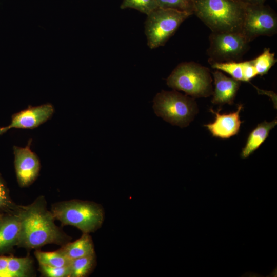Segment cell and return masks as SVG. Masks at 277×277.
Here are the masks:
<instances>
[{
  "mask_svg": "<svg viewBox=\"0 0 277 277\" xmlns=\"http://www.w3.org/2000/svg\"><path fill=\"white\" fill-rule=\"evenodd\" d=\"M46 205L44 196H40L28 205H19L21 227L17 246L36 249L48 244L64 245L70 241L71 238L55 225V219Z\"/></svg>",
  "mask_w": 277,
  "mask_h": 277,
  "instance_id": "1",
  "label": "cell"
},
{
  "mask_svg": "<svg viewBox=\"0 0 277 277\" xmlns=\"http://www.w3.org/2000/svg\"><path fill=\"white\" fill-rule=\"evenodd\" d=\"M193 12L212 32L242 31V0H192Z\"/></svg>",
  "mask_w": 277,
  "mask_h": 277,
  "instance_id": "2",
  "label": "cell"
},
{
  "mask_svg": "<svg viewBox=\"0 0 277 277\" xmlns=\"http://www.w3.org/2000/svg\"><path fill=\"white\" fill-rule=\"evenodd\" d=\"M51 211L63 225L74 226L85 233L97 231L105 219L102 206L89 201L71 200L57 202L52 206Z\"/></svg>",
  "mask_w": 277,
  "mask_h": 277,
  "instance_id": "3",
  "label": "cell"
},
{
  "mask_svg": "<svg viewBox=\"0 0 277 277\" xmlns=\"http://www.w3.org/2000/svg\"><path fill=\"white\" fill-rule=\"evenodd\" d=\"M210 70L194 62L179 64L167 78V85L192 97H207L213 93Z\"/></svg>",
  "mask_w": 277,
  "mask_h": 277,
  "instance_id": "4",
  "label": "cell"
},
{
  "mask_svg": "<svg viewBox=\"0 0 277 277\" xmlns=\"http://www.w3.org/2000/svg\"><path fill=\"white\" fill-rule=\"evenodd\" d=\"M155 113L172 125L187 127L197 114V105L192 97L176 90H162L153 100Z\"/></svg>",
  "mask_w": 277,
  "mask_h": 277,
  "instance_id": "5",
  "label": "cell"
},
{
  "mask_svg": "<svg viewBox=\"0 0 277 277\" xmlns=\"http://www.w3.org/2000/svg\"><path fill=\"white\" fill-rule=\"evenodd\" d=\"M192 13L173 9L157 8L147 15L145 33L151 49L163 46L181 24Z\"/></svg>",
  "mask_w": 277,
  "mask_h": 277,
  "instance_id": "6",
  "label": "cell"
},
{
  "mask_svg": "<svg viewBox=\"0 0 277 277\" xmlns=\"http://www.w3.org/2000/svg\"><path fill=\"white\" fill-rule=\"evenodd\" d=\"M207 53L209 62L238 61L250 42L242 31L212 32Z\"/></svg>",
  "mask_w": 277,
  "mask_h": 277,
  "instance_id": "7",
  "label": "cell"
},
{
  "mask_svg": "<svg viewBox=\"0 0 277 277\" xmlns=\"http://www.w3.org/2000/svg\"><path fill=\"white\" fill-rule=\"evenodd\" d=\"M277 31L275 12L264 4L246 3L242 28V33L250 42L260 36H271Z\"/></svg>",
  "mask_w": 277,
  "mask_h": 277,
  "instance_id": "8",
  "label": "cell"
},
{
  "mask_svg": "<svg viewBox=\"0 0 277 277\" xmlns=\"http://www.w3.org/2000/svg\"><path fill=\"white\" fill-rule=\"evenodd\" d=\"M31 144L30 140L25 147L13 146L15 173L18 183L22 187L32 184L40 171L39 160L30 149Z\"/></svg>",
  "mask_w": 277,
  "mask_h": 277,
  "instance_id": "9",
  "label": "cell"
},
{
  "mask_svg": "<svg viewBox=\"0 0 277 277\" xmlns=\"http://www.w3.org/2000/svg\"><path fill=\"white\" fill-rule=\"evenodd\" d=\"M54 111V107L50 103L37 106H29L28 108L13 114L9 125L0 127V135L11 128H36L50 118Z\"/></svg>",
  "mask_w": 277,
  "mask_h": 277,
  "instance_id": "10",
  "label": "cell"
},
{
  "mask_svg": "<svg viewBox=\"0 0 277 277\" xmlns=\"http://www.w3.org/2000/svg\"><path fill=\"white\" fill-rule=\"evenodd\" d=\"M243 108L242 105H238L235 112L228 114H221L212 109L210 111L215 115L213 122L204 125L212 135L222 139L229 138L237 134L240 130L242 121L240 113Z\"/></svg>",
  "mask_w": 277,
  "mask_h": 277,
  "instance_id": "11",
  "label": "cell"
},
{
  "mask_svg": "<svg viewBox=\"0 0 277 277\" xmlns=\"http://www.w3.org/2000/svg\"><path fill=\"white\" fill-rule=\"evenodd\" d=\"M18 210L0 213V254L17 245L21 227Z\"/></svg>",
  "mask_w": 277,
  "mask_h": 277,
  "instance_id": "12",
  "label": "cell"
},
{
  "mask_svg": "<svg viewBox=\"0 0 277 277\" xmlns=\"http://www.w3.org/2000/svg\"><path fill=\"white\" fill-rule=\"evenodd\" d=\"M215 88L213 91L212 103L220 105L233 103L241 82L229 77L217 70L212 72Z\"/></svg>",
  "mask_w": 277,
  "mask_h": 277,
  "instance_id": "13",
  "label": "cell"
},
{
  "mask_svg": "<svg viewBox=\"0 0 277 277\" xmlns=\"http://www.w3.org/2000/svg\"><path fill=\"white\" fill-rule=\"evenodd\" d=\"M276 124V119L269 122L265 121L259 124L249 133L246 145L242 149L241 157L246 159L259 148Z\"/></svg>",
  "mask_w": 277,
  "mask_h": 277,
  "instance_id": "14",
  "label": "cell"
},
{
  "mask_svg": "<svg viewBox=\"0 0 277 277\" xmlns=\"http://www.w3.org/2000/svg\"><path fill=\"white\" fill-rule=\"evenodd\" d=\"M60 249L71 260L95 254L93 240L89 233H83L78 239L68 242Z\"/></svg>",
  "mask_w": 277,
  "mask_h": 277,
  "instance_id": "15",
  "label": "cell"
},
{
  "mask_svg": "<svg viewBox=\"0 0 277 277\" xmlns=\"http://www.w3.org/2000/svg\"><path fill=\"white\" fill-rule=\"evenodd\" d=\"M33 260L29 256L8 258L9 277H28L33 275Z\"/></svg>",
  "mask_w": 277,
  "mask_h": 277,
  "instance_id": "16",
  "label": "cell"
},
{
  "mask_svg": "<svg viewBox=\"0 0 277 277\" xmlns=\"http://www.w3.org/2000/svg\"><path fill=\"white\" fill-rule=\"evenodd\" d=\"M96 264L95 254L72 260L70 277L87 276L93 271Z\"/></svg>",
  "mask_w": 277,
  "mask_h": 277,
  "instance_id": "17",
  "label": "cell"
},
{
  "mask_svg": "<svg viewBox=\"0 0 277 277\" xmlns=\"http://www.w3.org/2000/svg\"><path fill=\"white\" fill-rule=\"evenodd\" d=\"M34 255L39 264L49 267H60L68 266L71 261L60 249L53 252L36 250L34 252Z\"/></svg>",
  "mask_w": 277,
  "mask_h": 277,
  "instance_id": "18",
  "label": "cell"
},
{
  "mask_svg": "<svg viewBox=\"0 0 277 277\" xmlns=\"http://www.w3.org/2000/svg\"><path fill=\"white\" fill-rule=\"evenodd\" d=\"M212 68L229 74L232 78L244 82L242 62L230 61L225 62H209Z\"/></svg>",
  "mask_w": 277,
  "mask_h": 277,
  "instance_id": "19",
  "label": "cell"
},
{
  "mask_svg": "<svg viewBox=\"0 0 277 277\" xmlns=\"http://www.w3.org/2000/svg\"><path fill=\"white\" fill-rule=\"evenodd\" d=\"M275 53L270 52L269 48H266L258 57L252 60L258 75H263L268 73L276 62Z\"/></svg>",
  "mask_w": 277,
  "mask_h": 277,
  "instance_id": "20",
  "label": "cell"
},
{
  "mask_svg": "<svg viewBox=\"0 0 277 277\" xmlns=\"http://www.w3.org/2000/svg\"><path fill=\"white\" fill-rule=\"evenodd\" d=\"M120 8L134 9L148 15L159 6L156 0H122Z\"/></svg>",
  "mask_w": 277,
  "mask_h": 277,
  "instance_id": "21",
  "label": "cell"
},
{
  "mask_svg": "<svg viewBox=\"0 0 277 277\" xmlns=\"http://www.w3.org/2000/svg\"><path fill=\"white\" fill-rule=\"evenodd\" d=\"M19 205L11 199L7 185L0 174V213L17 211Z\"/></svg>",
  "mask_w": 277,
  "mask_h": 277,
  "instance_id": "22",
  "label": "cell"
},
{
  "mask_svg": "<svg viewBox=\"0 0 277 277\" xmlns=\"http://www.w3.org/2000/svg\"><path fill=\"white\" fill-rule=\"evenodd\" d=\"M159 8L193 12L192 0H156Z\"/></svg>",
  "mask_w": 277,
  "mask_h": 277,
  "instance_id": "23",
  "label": "cell"
},
{
  "mask_svg": "<svg viewBox=\"0 0 277 277\" xmlns=\"http://www.w3.org/2000/svg\"><path fill=\"white\" fill-rule=\"evenodd\" d=\"M70 265L66 266L54 267L39 264V271L43 276L47 277H70Z\"/></svg>",
  "mask_w": 277,
  "mask_h": 277,
  "instance_id": "24",
  "label": "cell"
},
{
  "mask_svg": "<svg viewBox=\"0 0 277 277\" xmlns=\"http://www.w3.org/2000/svg\"><path fill=\"white\" fill-rule=\"evenodd\" d=\"M244 82H249L258 75L252 60L242 62Z\"/></svg>",
  "mask_w": 277,
  "mask_h": 277,
  "instance_id": "25",
  "label": "cell"
},
{
  "mask_svg": "<svg viewBox=\"0 0 277 277\" xmlns=\"http://www.w3.org/2000/svg\"><path fill=\"white\" fill-rule=\"evenodd\" d=\"M8 258L0 255V277H9Z\"/></svg>",
  "mask_w": 277,
  "mask_h": 277,
  "instance_id": "26",
  "label": "cell"
},
{
  "mask_svg": "<svg viewBox=\"0 0 277 277\" xmlns=\"http://www.w3.org/2000/svg\"><path fill=\"white\" fill-rule=\"evenodd\" d=\"M245 3L250 4H264L265 0H242Z\"/></svg>",
  "mask_w": 277,
  "mask_h": 277,
  "instance_id": "27",
  "label": "cell"
}]
</instances>
